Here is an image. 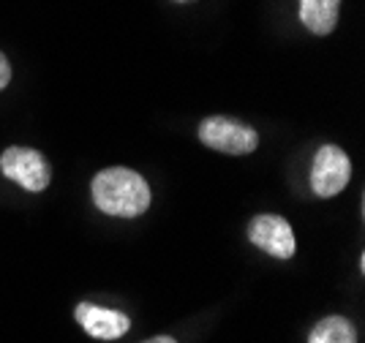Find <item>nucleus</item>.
Listing matches in <instances>:
<instances>
[{
  "label": "nucleus",
  "mask_w": 365,
  "mask_h": 343,
  "mask_svg": "<svg viewBox=\"0 0 365 343\" xmlns=\"http://www.w3.org/2000/svg\"><path fill=\"white\" fill-rule=\"evenodd\" d=\"M197 136L202 145L218 150V153H227V155H248L259 148V134L251 126H245L240 120L224 118V115L202 120Z\"/></svg>",
  "instance_id": "nucleus-2"
},
{
  "label": "nucleus",
  "mask_w": 365,
  "mask_h": 343,
  "mask_svg": "<svg viewBox=\"0 0 365 343\" xmlns=\"http://www.w3.org/2000/svg\"><path fill=\"white\" fill-rule=\"evenodd\" d=\"M248 240L259 251L275 256V259H292L294 248H297L289 221L281 215H257L248 224Z\"/></svg>",
  "instance_id": "nucleus-5"
},
{
  "label": "nucleus",
  "mask_w": 365,
  "mask_h": 343,
  "mask_svg": "<svg viewBox=\"0 0 365 343\" xmlns=\"http://www.w3.org/2000/svg\"><path fill=\"white\" fill-rule=\"evenodd\" d=\"M308 343H357V332L349 319L344 316H327L311 329Z\"/></svg>",
  "instance_id": "nucleus-8"
},
{
  "label": "nucleus",
  "mask_w": 365,
  "mask_h": 343,
  "mask_svg": "<svg viewBox=\"0 0 365 343\" xmlns=\"http://www.w3.org/2000/svg\"><path fill=\"white\" fill-rule=\"evenodd\" d=\"M145 343H178V341L169 338V335H155V338H150V341H145Z\"/></svg>",
  "instance_id": "nucleus-10"
},
{
  "label": "nucleus",
  "mask_w": 365,
  "mask_h": 343,
  "mask_svg": "<svg viewBox=\"0 0 365 343\" xmlns=\"http://www.w3.org/2000/svg\"><path fill=\"white\" fill-rule=\"evenodd\" d=\"M351 178V161L349 155L338 145H324L319 148L314 166H311V188L319 199H330V196L341 194L346 188Z\"/></svg>",
  "instance_id": "nucleus-4"
},
{
  "label": "nucleus",
  "mask_w": 365,
  "mask_h": 343,
  "mask_svg": "<svg viewBox=\"0 0 365 343\" xmlns=\"http://www.w3.org/2000/svg\"><path fill=\"white\" fill-rule=\"evenodd\" d=\"M0 172L6 178L22 185L25 191L38 194L44 191L52 180V169L46 164V158L33 148H9L0 155Z\"/></svg>",
  "instance_id": "nucleus-3"
},
{
  "label": "nucleus",
  "mask_w": 365,
  "mask_h": 343,
  "mask_svg": "<svg viewBox=\"0 0 365 343\" xmlns=\"http://www.w3.org/2000/svg\"><path fill=\"white\" fill-rule=\"evenodd\" d=\"M172 3H194V0H172Z\"/></svg>",
  "instance_id": "nucleus-11"
},
{
  "label": "nucleus",
  "mask_w": 365,
  "mask_h": 343,
  "mask_svg": "<svg viewBox=\"0 0 365 343\" xmlns=\"http://www.w3.org/2000/svg\"><path fill=\"white\" fill-rule=\"evenodd\" d=\"M341 0H300V22L314 36H330L338 25Z\"/></svg>",
  "instance_id": "nucleus-7"
},
{
  "label": "nucleus",
  "mask_w": 365,
  "mask_h": 343,
  "mask_svg": "<svg viewBox=\"0 0 365 343\" xmlns=\"http://www.w3.org/2000/svg\"><path fill=\"white\" fill-rule=\"evenodd\" d=\"M91 194L96 208L118 218H137L150 208V185L134 169L109 166L93 178Z\"/></svg>",
  "instance_id": "nucleus-1"
},
{
  "label": "nucleus",
  "mask_w": 365,
  "mask_h": 343,
  "mask_svg": "<svg viewBox=\"0 0 365 343\" xmlns=\"http://www.w3.org/2000/svg\"><path fill=\"white\" fill-rule=\"evenodd\" d=\"M74 316L79 327L85 329L91 338H98V341H115V338H123L131 329V319L125 314L93 305V302H79Z\"/></svg>",
  "instance_id": "nucleus-6"
},
{
  "label": "nucleus",
  "mask_w": 365,
  "mask_h": 343,
  "mask_svg": "<svg viewBox=\"0 0 365 343\" xmlns=\"http://www.w3.org/2000/svg\"><path fill=\"white\" fill-rule=\"evenodd\" d=\"M11 82V66H9V58L0 52V90Z\"/></svg>",
  "instance_id": "nucleus-9"
}]
</instances>
